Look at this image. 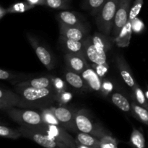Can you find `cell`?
Returning a JSON list of instances; mask_svg holds the SVG:
<instances>
[{
    "label": "cell",
    "instance_id": "26",
    "mask_svg": "<svg viewBox=\"0 0 148 148\" xmlns=\"http://www.w3.org/2000/svg\"><path fill=\"white\" fill-rule=\"evenodd\" d=\"M0 136L5 138L12 139V140H17L20 137H23L20 130H14L10 128L5 126H0Z\"/></svg>",
    "mask_w": 148,
    "mask_h": 148
},
{
    "label": "cell",
    "instance_id": "33",
    "mask_svg": "<svg viewBox=\"0 0 148 148\" xmlns=\"http://www.w3.org/2000/svg\"><path fill=\"white\" fill-rule=\"evenodd\" d=\"M14 76V75H13L12 74H10L7 71L4 70L3 69H0V79H2V80H8V79L12 78Z\"/></svg>",
    "mask_w": 148,
    "mask_h": 148
},
{
    "label": "cell",
    "instance_id": "10",
    "mask_svg": "<svg viewBox=\"0 0 148 148\" xmlns=\"http://www.w3.org/2000/svg\"><path fill=\"white\" fill-rule=\"evenodd\" d=\"M53 111L58 121L65 130L73 132H77L78 131L75 124L76 113L66 107H58L53 108Z\"/></svg>",
    "mask_w": 148,
    "mask_h": 148
},
{
    "label": "cell",
    "instance_id": "34",
    "mask_svg": "<svg viewBox=\"0 0 148 148\" xmlns=\"http://www.w3.org/2000/svg\"><path fill=\"white\" fill-rule=\"evenodd\" d=\"M43 1L44 0H27L28 3H30L32 5H34V4H43Z\"/></svg>",
    "mask_w": 148,
    "mask_h": 148
},
{
    "label": "cell",
    "instance_id": "30",
    "mask_svg": "<svg viewBox=\"0 0 148 148\" xmlns=\"http://www.w3.org/2000/svg\"><path fill=\"white\" fill-rule=\"evenodd\" d=\"M144 3V0H134L132 8L130 9V15H129V20L133 21L137 17L141 10L142 7Z\"/></svg>",
    "mask_w": 148,
    "mask_h": 148
},
{
    "label": "cell",
    "instance_id": "12",
    "mask_svg": "<svg viewBox=\"0 0 148 148\" xmlns=\"http://www.w3.org/2000/svg\"><path fill=\"white\" fill-rule=\"evenodd\" d=\"M59 23L61 37L75 40H84L87 38L86 28L82 25H67L62 23Z\"/></svg>",
    "mask_w": 148,
    "mask_h": 148
},
{
    "label": "cell",
    "instance_id": "39",
    "mask_svg": "<svg viewBox=\"0 0 148 148\" xmlns=\"http://www.w3.org/2000/svg\"><path fill=\"white\" fill-rule=\"evenodd\" d=\"M100 148H105V147H101H101H100Z\"/></svg>",
    "mask_w": 148,
    "mask_h": 148
},
{
    "label": "cell",
    "instance_id": "2",
    "mask_svg": "<svg viewBox=\"0 0 148 148\" xmlns=\"http://www.w3.org/2000/svg\"><path fill=\"white\" fill-rule=\"evenodd\" d=\"M119 1V0H107L95 17L98 30L106 36H110L112 33Z\"/></svg>",
    "mask_w": 148,
    "mask_h": 148
},
{
    "label": "cell",
    "instance_id": "19",
    "mask_svg": "<svg viewBox=\"0 0 148 148\" xmlns=\"http://www.w3.org/2000/svg\"><path fill=\"white\" fill-rule=\"evenodd\" d=\"M77 140L79 144L90 148H100L101 147L100 139L86 133H78L77 135Z\"/></svg>",
    "mask_w": 148,
    "mask_h": 148
},
{
    "label": "cell",
    "instance_id": "23",
    "mask_svg": "<svg viewBox=\"0 0 148 148\" xmlns=\"http://www.w3.org/2000/svg\"><path fill=\"white\" fill-rule=\"evenodd\" d=\"M111 101L119 109L124 112H130L132 111V106L128 100L119 92H114L111 96Z\"/></svg>",
    "mask_w": 148,
    "mask_h": 148
},
{
    "label": "cell",
    "instance_id": "38",
    "mask_svg": "<svg viewBox=\"0 0 148 148\" xmlns=\"http://www.w3.org/2000/svg\"><path fill=\"white\" fill-rule=\"evenodd\" d=\"M147 91H146V97L148 98V86L147 87Z\"/></svg>",
    "mask_w": 148,
    "mask_h": 148
},
{
    "label": "cell",
    "instance_id": "37",
    "mask_svg": "<svg viewBox=\"0 0 148 148\" xmlns=\"http://www.w3.org/2000/svg\"><path fill=\"white\" fill-rule=\"evenodd\" d=\"M59 147H60V148H70V147H67V146L64 145L62 144V143H60V145H59Z\"/></svg>",
    "mask_w": 148,
    "mask_h": 148
},
{
    "label": "cell",
    "instance_id": "5",
    "mask_svg": "<svg viewBox=\"0 0 148 148\" xmlns=\"http://www.w3.org/2000/svg\"><path fill=\"white\" fill-rule=\"evenodd\" d=\"M82 112L83 111H79L76 112L75 114V124L78 131L91 134L98 139L110 135L109 133L106 131L102 127L94 124L89 117Z\"/></svg>",
    "mask_w": 148,
    "mask_h": 148
},
{
    "label": "cell",
    "instance_id": "14",
    "mask_svg": "<svg viewBox=\"0 0 148 148\" xmlns=\"http://www.w3.org/2000/svg\"><path fill=\"white\" fill-rule=\"evenodd\" d=\"M116 66L118 68L119 73L122 77L123 80L124 81L127 86L131 88L132 89H134L137 85L131 71H130V66L125 61V59L121 56H118L116 59Z\"/></svg>",
    "mask_w": 148,
    "mask_h": 148
},
{
    "label": "cell",
    "instance_id": "7",
    "mask_svg": "<svg viewBox=\"0 0 148 148\" xmlns=\"http://www.w3.org/2000/svg\"><path fill=\"white\" fill-rule=\"evenodd\" d=\"M132 0H119L118 8L114 18L111 35L114 38L118 36L121 29L124 27L129 20L130 12V4Z\"/></svg>",
    "mask_w": 148,
    "mask_h": 148
},
{
    "label": "cell",
    "instance_id": "15",
    "mask_svg": "<svg viewBox=\"0 0 148 148\" xmlns=\"http://www.w3.org/2000/svg\"><path fill=\"white\" fill-rule=\"evenodd\" d=\"M81 76L82 77L87 85H88L91 90L96 92L102 90V82L101 78L92 68H87L84 72H82Z\"/></svg>",
    "mask_w": 148,
    "mask_h": 148
},
{
    "label": "cell",
    "instance_id": "20",
    "mask_svg": "<svg viewBox=\"0 0 148 148\" xmlns=\"http://www.w3.org/2000/svg\"><path fill=\"white\" fill-rule=\"evenodd\" d=\"M64 77L67 83L73 88H77V89H83L86 87L85 86L86 83L82 77L76 72H72L71 70L68 71L65 73Z\"/></svg>",
    "mask_w": 148,
    "mask_h": 148
},
{
    "label": "cell",
    "instance_id": "32",
    "mask_svg": "<svg viewBox=\"0 0 148 148\" xmlns=\"http://www.w3.org/2000/svg\"><path fill=\"white\" fill-rule=\"evenodd\" d=\"M33 7L32 4H30V3L28 4H25V3H18V4H15L14 5H13L12 7H11L10 8H9L7 10V11L10 12H23L25 11V10H28L30 7Z\"/></svg>",
    "mask_w": 148,
    "mask_h": 148
},
{
    "label": "cell",
    "instance_id": "9",
    "mask_svg": "<svg viewBox=\"0 0 148 148\" xmlns=\"http://www.w3.org/2000/svg\"><path fill=\"white\" fill-rule=\"evenodd\" d=\"M85 53L87 59L92 63L97 65L106 64L107 59L106 51L99 49L93 44L91 36H88L84 40Z\"/></svg>",
    "mask_w": 148,
    "mask_h": 148
},
{
    "label": "cell",
    "instance_id": "25",
    "mask_svg": "<svg viewBox=\"0 0 148 148\" xmlns=\"http://www.w3.org/2000/svg\"><path fill=\"white\" fill-rule=\"evenodd\" d=\"M130 142L132 145L135 148H145V140L144 135L140 130L136 128H133L132 132L130 137Z\"/></svg>",
    "mask_w": 148,
    "mask_h": 148
},
{
    "label": "cell",
    "instance_id": "8",
    "mask_svg": "<svg viewBox=\"0 0 148 148\" xmlns=\"http://www.w3.org/2000/svg\"><path fill=\"white\" fill-rule=\"evenodd\" d=\"M25 103L22 97L17 92L9 90L0 89V108L2 111H7L14 108H24Z\"/></svg>",
    "mask_w": 148,
    "mask_h": 148
},
{
    "label": "cell",
    "instance_id": "18",
    "mask_svg": "<svg viewBox=\"0 0 148 148\" xmlns=\"http://www.w3.org/2000/svg\"><path fill=\"white\" fill-rule=\"evenodd\" d=\"M132 21L128 20L127 24L121 29L119 34L115 38V43L119 48H125L129 46L132 34Z\"/></svg>",
    "mask_w": 148,
    "mask_h": 148
},
{
    "label": "cell",
    "instance_id": "17",
    "mask_svg": "<svg viewBox=\"0 0 148 148\" xmlns=\"http://www.w3.org/2000/svg\"><path fill=\"white\" fill-rule=\"evenodd\" d=\"M17 87L23 88H54L51 79L47 77H41L38 78L30 79L20 82L15 85Z\"/></svg>",
    "mask_w": 148,
    "mask_h": 148
},
{
    "label": "cell",
    "instance_id": "21",
    "mask_svg": "<svg viewBox=\"0 0 148 148\" xmlns=\"http://www.w3.org/2000/svg\"><path fill=\"white\" fill-rule=\"evenodd\" d=\"M57 19L59 23H62L67 25H82L79 17L69 11H62L58 13Z\"/></svg>",
    "mask_w": 148,
    "mask_h": 148
},
{
    "label": "cell",
    "instance_id": "31",
    "mask_svg": "<svg viewBox=\"0 0 148 148\" xmlns=\"http://www.w3.org/2000/svg\"><path fill=\"white\" fill-rule=\"evenodd\" d=\"M100 141L101 147L105 148H117L116 142L112 137H111V135L106 136L100 139Z\"/></svg>",
    "mask_w": 148,
    "mask_h": 148
},
{
    "label": "cell",
    "instance_id": "36",
    "mask_svg": "<svg viewBox=\"0 0 148 148\" xmlns=\"http://www.w3.org/2000/svg\"><path fill=\"white\" fill-rule=\"evenodd\" d=\"M77 148H90L89 147H87V146H85V145H82L81 144H78V146H77Z\"/></svg>",
    "mask_w": 148,
    "mask_h": 148
},
{
    "label": "cell",
    "instance_id": "3",
    "mask_svg": "<svg viewBox=\"0 0 148 148\" xmlns=\"http://www.w3.org/2000/svg\"><path fill=\"white\" fill-rule=\"evenodd\" d=\"M11 119L20 126L39 127L45 124L42 114L33 110H24L22 108H14L6 111Z\"/></svg>",
    "mask_w": 148,
    "mask_h": 148
},
{
    "label": "cell",
    "instance_id": "27",
    "mask_svg": "<svg viewBox=\"0 0 148 148\" xmlns=\"http://www.w3.org/2000/svg\"><path fill=\"white\" fill-rule=\"evenodd\" d=\"M41 114H42V116H43V121H44V122L46 123V124L62 126L61 125L60 122H59V121H58L57 119H56V116H55L52 108H50V109H48V108L43 109L42 110Z\"/></svg>",
    "mask_w": 148,
    "mask_h": 148
},
{
    "label": "cell",
    "instance_id": "1",
    "mask_svg": "<svg viewBox=\"0 0 148 148\" xmlns=\"http://www.w3.org/2000/svg\"><path fill=\"white\" fill-rule=\"evenodd\" d=\"M15 90L23 99L25 107L46 106L58 99L54 88H23L15 86Z\"/></svg>",
    "mask_w": 148,
    "mask_h": 148
},
{
    "label": "cell",
    "instance_id": "11",
    "mask_svg": "<svg viewBox=\"0 0 148 148\" xmlns=\"http://www.w3.org/2000/svg\"><path fill=\"white\" fill-rule=\"evenodd\" d=\"M27 37L40 62L46 66L48 70H52L54 67V62L53 60V56L50 52L46 48L41 46L33 36L27 33Z\"/></svg>",
    "mask_w": 148,
    "mask_h": 148
},
{
    "label": "cell",
    "instance_id": "4",
    "mask_svg": "<svg viewBox=\"0 0 148 148\" xmlns=\"http://www.w3.org/2000/svg\"><path fill=\"white\" fill-rule=\"evenodd\" d=\"M35 130L46 134L56 142L70 148H77L78 143L76 140L66 131L64 127L59 125L47 124L45 123L39 127H33Z\"/></svg>",
    "mask_w": 148,
    "mask_h": 148
},
{
    "label": "cell",
    "instance_id": "6",
    "mask_svg": "<svg viewBox=\"0 0 148 148\" xmlns=\"http://www.w3.org/2000/svg\"><path fill=\"white\" fill-rule=\"evenodd\" d=\"M18 130L20 131L23 137L32 140L42 147L45 148H60V143L46 134L35 130L33 127L20 126Z\"/></svg>",
    "mask_w": 148,
    "mask_h": 148
},
{
    "label": "cell",
    "instance_id": "13",
    "mask_svg": "<svg viewBox=\"0 0 148 148\" xmlns=\"http://www.w3.org/2000/svg\"><path fill=\"white\" fill-rule=\"evenodd\" d=\"M65 61L69 69L76 73L82 74L88 67L86 57L82 55L67 53L65 55Z\"/></svg>",
    "mask_w": 148,
    "mask_h": 148
},
{
    "label": "cell",
    "instance_id": "35",
    "mask_svg": "<svg viewBox=\"0 0 148 148\" xmlns=\"http://www.w3.org/2000/svg\"><path fill=\"white\" fill-rule=\"evenodd\" d=\"M0 12H1V14H0V16H1V18H2V17L4 16V12L6 13V12H7V10H4V8H3L2 7H1V10H0Z\"/></svg>",
    "mask_w": 148,
    "mask_h": 148
},
{
    "label": "cell",
    "instance_id": "29",
    "mask_svg": "<svg viewBox=\"0 0 148 148\" xmlns=\"http://www.w3.org/2000/svg\"><path fill=\"white\" fill-rule=\"evenodd\" d=\"M43 4L52 9H66L69 7L68 0H44Z\"/></svg>",
    "mask_w": 148,
    "mask_h": 148
},
{
    "label": "cell",
    "instance_id": "28",
    "mask_svg": "<svg viewBox=\"0 0 148 148\" xmlns=\"http://www.w3.org/2000/svg\"><path fill=\"white\" fill-rule=\"evenodd\" d=\"M132 90L133 92H134L136 101H137V103L140 104V106H142L147 108L148 110V101L147 99V97L145 95L143 90H142L141 88L139 87V85H137Z\"/></svg>",
    "mask_w": 148,
    "mask_h": 148
},
{
    "label": "cell",
    "instance_id": "24",
    "mask_svg": "<svg viewBox=\"0 0 148 148\" xmlns=\"http://www.w3.org/2000/svg\"><path fill=\"white\" fill-rule=\"evenodd\" d=\"M132 111L133 116L143 124L148 126V110L136 102H132Z\"/></svg>",
    "mask_w": 148,
    "mask_h": 148
},
{
    "label": "cell",
    "instance_id": "22",
    "mask_svg": "<svg viewBox=\"0 0 148 148\" xmlns=\"http://www.w3.org/2000/svg\"><path fill=\"white\" fill-rule=\"evenodd\" d=\"M107 0H83L82 4V9L90 12L91 14L96 16Z\"/></svg>",
    "mask_w": 148,
    "mask_h": 148
},
{
    "label": "cell",
    "instance_id": "16",
    "mask_svg": "<svg viewBox=\"0 0 148 148\" xmlns=\"http://www.w3.org/2000/svg\"><path fill=\"white\" fill-rule=\"evenodd\" d=\"M60 41L67 53H77L85 56L84 40H71L60 36Z\"/></svg>",
    "mask_w": 148,
    "mask_h": 148
}]
</instances>
